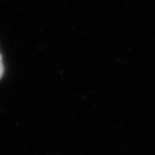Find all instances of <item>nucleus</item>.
I'll return each mask as SVG.
<instances>
[{
  "label": "nucleus",
  "instance_id": "nucleus-1",
  "mask_svg": "<svg viewBox=\"0 0 155 155\" xmlns=\"http://www.w3.org/2000/svg\"><path fill=\"white\" fill-rule=\"evenodd\" d=\"M4 74V65H3V61H2V57L0 54V78H2Z\"/></svg>",
  "mask_w": 155,
  "mask_h": 155
}]
</instances>
